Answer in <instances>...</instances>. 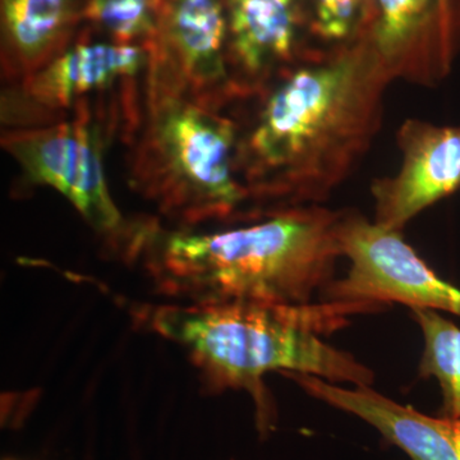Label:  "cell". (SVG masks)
Masks as SVG:
<instances>
[{"label": "cell", "mask_w": 460, "mask_h": 460, "mask_svg": "<svg viewBox=\"0 0 460 460\" xmlns=\"http://www.w3.org/2000/svg\"><path fill=\"white\" fill-rule=\"evenodd\" d=\"M394 74L376 49H358L284 75L238 138L237 171L251 219L325 198L370 142Z\"/></svg>", "instance_id": "cell-1"}, {"label": "cell", "mask_w": 460, "mask_h": 460, "mask_svg": "<svg viewBox=\"0 0 460 460\" xmlns=\"http://www.w3.org/2000/svg\"><path fill=\"white\" fill-rule=\"evenodd\" d=\"M341 217L301 206L219 230L147 220L137 260L157 292L180 304H314L344 257Z\"/></svg>", "instance_id": "cell-2"}, {"label": "cell", "mask_w": 460, "mask_h": 460, "mask_svg": "<svg viewBox=\"0 0 460 460\" xmlns=\"http://www.w3.org/2000/svg\"><path fill=\"white\" fill-rule=\"evenodd\" d=\"M366 302L308 305H147L135 317L187 353L206 385L246 390L255 399L261 431L271 426L263 377L270 372L310 375L334 384L371 386L374 372L321 335L344 328L349 316L375 313Z\"/></svg>", "instance_id": "cell-3"}, {"label": "cell", "mask_w": 460, "mask_h": 460, "mask_svg": "<svg viewBox=\"0 0 460 460\" xmlns=\"http://www.w3.org/2000/svg\"><path fill=\"white\" fill-rule=\"evenodd\" d=\"M131 180L177 228L248 219L235 123L192 98L150 59ZM135 129V131H136Z\"/></svg>", "instance_id": "cell-4"}, {"label": "cell", "mask_w": 460, "mask_h": 460, "mask_svg": "<svg viewBox=\"0 0 460 460\" xmlns=\"http://www.w3.org/2000/svg\"><path fill=\"white\" fill-rule=\"evenodd\" d=\"M91 111L84 102L71 119L14 128L3 146L30 183L57 190L111 250L136 261L145 220L129 222L115 204L104 169L108 119Z\"/></svg>", "instance_id": "cell-5"}, {"label": "cell", "mask_w": 460, "mask_h": 460, "mask_svg": "<svg viewBox=\"0 0 460 460\" xmlns=\"http://www.w3.org/2000/svg\"><path fill=\"white\" fill-rule=\"evenodd\" d=\"M339 239L349 269L325 288L319 301L402 304L460 317L459 288L435 274L399 230L361 215H341Z\"/></svg>", "instance_id": "cell-6"}, {"label": "cell", "mask_w": 460, "mask_h": 460, "mask_svg": "<svg viewBox=\"0 0 460 460\" xmlns=\"http://www.w3.org/2000/svg\"><path fill=\"white\" fill-rule=\"evenodd\" d=\"M150 59L146 45L80 42L9 91L3 115L22 122L18 128L56 122L58 113L77 109L95 96L133 91V84L146 75Z\"/></svg>", "instance_id": "cell-7"}, {"label": "cell", "mask_w": 460, "mask_h": 460, "mask_svg": "<svg viewBox=\"0 0 460 460\" xmlns=\"http://www.w3.org/2000/svg\"><path fill=\"white\" fill-rule=\"evenodd\" d=\"M151 59L192 98L220 108L234 95L226 0H165Z\"/></svg>", "instance_id": "cell-8"}, {"label": "cell", "mask_w": 460, "mask_h": 460, "mask_svg": "<svg viewBox=\"0 0 460 460\" xmlns=\"http://www.w3.org/2000/svg\"><path fill=\"white\" fill-rule=\"evenodd\" d=\"M398 174L375 187V223L399 230L420 211L460 189V127L408 123Z\"/></svg>", "instance_id": "cell-9"}, {"label": "cell", "mask_w": 460, "mask_h": 460, "mask_svg": "<svg viewBox=\"0 0 460 460\" xmlns=\"http://www.w3.org/2000/svg\"><path fill=\"white\" fill-rule=\"evenodd\" d=\"M307 394L370 423L411 460H460V420L431 417L393 402L371 386L344 389L310 375L287 372Z\"/></svg>", "instance_id": "cell-10"}, {"label": "cell", "mask_w": 460, "mask_h": 460, "mask_svg": "<svg viewBox=\"0 0 460 460\" xmlns=\"http://www.w3.org/2000/svg\"><path fill=\"white\" fill-rule=\"evenodd\" d=\"M233 91L251 93L288 62L298 31L296 0H226Z\"/></svg>", "instance_id": "cell-11"}, {"label": "cell", "mask_w": 460, "mask_h": 460, "mask_svg": "<svg viewBox=\"0 0 460 460\" xmlns=\"http://www.w3.org/2000/svg\"><path fill=\"white\" fill-rule=\"evenodd\" d=\"M81 9L84 0H2L7 78L22 83L65 51Z\"/></svg>", "instance_id": "cell-12"}, {"label": "cell", "mask_w": 460, "mask_h": 460, "mask_svg": "<svg viewBox=\"0 0 460 460\" xmlns=\"http://www.w3.org/2000/svg\"><path fill=\"white\" fill-rule=\"evenodd\" d=\"M411 314L423 335L420 376L438 380L441 416L460 420V329L438 311L416 308Z\"/></svg>", "instance_id": "cell-13"}, {"label": "cell", "mask_w": 460, "mask_h": 460, "mask_svg": "<svg viewBox=\"0 0 460 460\" xmlns=\"http://www.w3.org/2000/svg\"><path fill=\"white\" fill-rule=\"evenodd\" d=\"M377 5L375 49L392 69L395 57L434 18L460 14V0H377Z\"/></svg>", "instance_id": "cell-14"}, {"label": "cell", "mask_w": 460, "mask_h": 460, "mask_svg": "<svg viewBox=\"0 0 460 460\" xmlns=\"http://www.w3.org/2000/svg\"><path fill=\"white\" fill-rule=\"evenodd\" d=\"M165 0H84V14L111 41L150 47Z\"/></svg>", "instance_id": "cell-15"}, {"label": "cell", "mask_w": 460, "mask_h": 460, "mask_svg": "<svg viewBox=\"0 0 460 460\" xmlns=\"http://www.w3.org/2000/svg\"><path fill=\"white\" fill-rule=\"evenodd\" d=\"M317 31L329 40L352 35L361 21L365 0H314Z\"/></svg>", "instance_id": "cell-16"}]
</instances>
